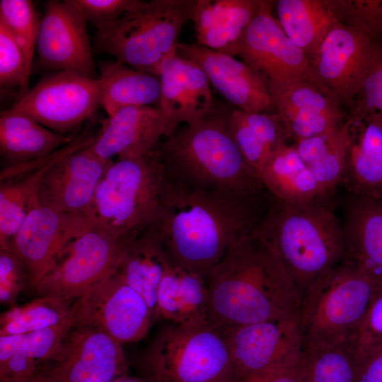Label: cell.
Returning <instances> with one entry per match:
<instances>
[{
	"instance_id": "obj_1",
	"label": "cell",
	"mask_w": 382,
	"mask_h": 382,
	"mask_svg": "<svg viewBox=\"0 0 382 382\" xmlns=\"http://www.w3.org/2000/svg\"><path fill=\"white\" fill-rule=\"evenodd\" d=\"M158 222L171 261L206 279L267 209V191L253 194L186 185L163 176Z\"/></svg>"
},
{
	"instance_id": "obj_2",
	"label": "cell",
	"mask_w": 382,
	"mask_h": 382,
	"mask_svg": "<svg viewBox=\"0 0 382 382\" xmlns=\"http://www.w3.org/2000/svg\"><path fill=\"white\" fill-rule=\"evenodd\" d=\"M207 323L219 332L298 313L301 296L285 270L252 235L209 272Z\"/></svg>"
},
{
	"instance_id": "obj_3",
	"label": "cell",
	"mask_w": 382,
	"mask_h": 382,
	"mask_svg": "<svg viewBox=\"0 0 382 382\" xmlns=\"http://www.w3.org/2000/svg\"><path fill=\"white\" fill-rule=\"evenodd\" d=\"M265 214L251 234L279 261L301 298L345 258L342 226L328 201L291 203L267 192Z\"/></svg>"
},
{
	"instance_id": "obj_4",
	"label": "cell",
	"mask_w": 382,
	"mask_h": 382,
	"mask_svg": "<svg viewBox=\"0 0 382 382\" xmlns=\"http://www.w3.org/2000/svg\"><path fill=\"white\" fill-rule=\"evenodd\" d=\"M231 111H212L203 119L178 127L154 148L164 176L196 187L262 194L261 181L245 163L230 130Z\"/></svg>"
},
{
	"instance_id": "obj_5",
	"label": "cell",
	"mask_w": 382,
	"mask_h": 382,
	"mask_svg": "<svg viewBox=\"0 0 382 382\" xmlns=\"http://www.w3.org/2000/svg\"><path fill=\"white\" fill-rule=\"evenodd\" d=\"M197 0H135L112 24L97 29L98 47L116 61L158 76L175 54L184 25L191 20Z\"/></svg>"
},
{
	"instance_id": "obj_6",
	"label": "cell",
	"mask_w": 382,
	"mask_h": 382,
	"mask_svg": "<svg viewBox=\"0 0 382 382\" xmlns=\"http://www.w3.org/2000/svg\"><path fill=\"white\" fill-rule=\"evenodd\" d=\"M163 176L155 149L138 158L112 161L95 192L89 212L94 226L131 241L158 223Z\"/></svg>"
},
{
	"instance_id": "obj_7",
	"label": "cell",
	"mask_w": 382,
	"mask_h": 382,
	"mask_svg": "<svg viewBox=\"0 0 382 382\" xmlns=\"http://www.w3.org/2000/svg\"><path fill=\"white\" fill-rule=\"evenodd\" d=\"M382 287L342 260L306 292L298 311L303 345L353 342L370 302Z\"/></svg>"
},
{
	"instance_id": "obj_8",
	"label": "cell",
	"mask_w": 382,
	"mask_h": 382,
	"mask_svg": "<svg viewBox=\"0 0 382 382\" xmlns=\"http://www.w3.org/2000/svg\"><path fill=\"white\" fill-rule=\"evenodd\" d=\"M145 364L156 382H234L225 339L208 323L166 322L146 350Z\"/></svg>"
},
{
	"instance_id": "obj_9",
	"label": "cell",
	"mask_w": 382,
	"mask_h": 382,
	"mask_svg": "<svg viewBox=\"0 0 382 382\" xmlns=\"http://www.w3.org/2000/svg\"><path fill=\"white\" fill-rule=\"evenodd\" d=\"M131 241L94 226L66 245L35 289L37 294L75 300L117 270Z\"/></svg>"
},
{
	"instance_id": "obj_10",
	"label": "cell",
	"mask_w": 382,
	"mask_h": 382,
	"mask_svg": "<svg viewBox=\"0 0 382 382\" xmlns=\"http://www.w3.org/2000/svg\"><path fill=\"white\" fill-rule=\"evenodd\" d=\"M75 326H91L121 344L144 338L156 322L146 299L115 271L86 289L72 306Z\"/></svg>"
},
{
	"instance_id": "obj_11",
	"label": "cell",
	"mask_w": 382,
	"mask_h": 382,
	"mask_svg": "<svg viewBox=\"0 0 382 382\" xmlns=\"http://www.w3.org/2000/svg\"><path fill=\"white\" fill-rule=\"evenodd\" d=\"M100 105L98 78L61 71L39 81L9 110L66 134L93 117Z\"/></svg>"
},
{
	"instance_id": "obj_12",
	"label": "cell",
	"mask_w": 382,
	"mask_h": 382,
	"mask_svg": "<svg viewBox=\"0 0 382 382\" xmlns=\"http://www.w3.org/2000/svg\"><path fill=\"white\" fill-rule=\"evenodd\" d=\"M273 1L262 0L238 43L236 55L262 77L269 91L293 80L310 81L321 88L310 60L273 16Z\"/></svg>"
},
{
	"instance_id": "obj_13",
	"label": "cell",
	"mask_w": 382,
	"mask_h": 382,
	"mask_svg": "<svg viewBox=\"0 0 382 382\" xmlns=\"http://www.w3.org/2000/svg\"><path fill=\"white\" fill-rule=\"evenodd\" d=\"M380 41L364 26L339 22L322 42L311 62L312 71L323 91L341 107L350 108Z\"/></svg>"
},
{
	"instance_id": "obj_14",
	"label": "cell",
	"mask_w": 382,
	"mask_h": 382,
	"mask_svg": "<svg viewBox=\"0 0 382 382\" xmlns=\"http://www.w3.org/2000/svg\"><path fill=\"white\" fill-rule=\"evenodd\" d=\"M122 345L98 328L75 326L38 371L51 382H112L127 369Z\"/></svg>"
},
{
	"instance_id": "obj_15",
	"label": "cell",
	"mask_w": 382,
	"mask_h": 382,
	"mask_svg": "<svg viewBox=\"0 0 382 382\" xmlns=\"http://www.w3.org/2000/svg\"><path fill=\"white\" fill-rule=\"evenodd\" d=\"M94 226L88 213H61L38 204L28 212L10 245L35 289L66 245Z\"/></svg>"
},
{
	"instance_id": "obj_16",
	"label": "cell",
	"mask_w": 382,
	"mask_h": 382,
	"mask_svg": "<svg viewBox=\"0 0 382 382\" xmlns=\"http://www.w3.org/2000/svg\"><path fill=\"white\" fill-rule=\"evenodd\" d=\"M229 352L234 382L301 353L298 313L221 332Z\"/></svg>"
},
{
	"instance_id": "obj_17",
	"label": "cell",
	"mask_w": 382,
	"mask_h": 382,
	"mask_svg": "<svg viewBox=\"0 0 382 382\" xmlns=\"http://www.w3.org/2000/svg\"><path fill=\"white\" fill-rule=\"evenodd\" d=\"M86 22L71 0L47 1L36 44L40 66L98 79Z\"/></svg>"
},
{
	"instance_id": "obj_18",
	"label": "cell",
	"mask_w": 382,
	"mask_h": 382,
	"mask_svg": "<svg viewBox=\"0 0 382 382\" xmlns=\"http://www.w3.org/2000/svg\"><path fill=\"white\" fill-rule=\"evenodd\" d=\"M112 163L88 149L69 151L48 164L39 183V204L61 213H88L96 187Z\"/></svg>"
},
{
	"instance_id": "obj_19",
	"label": "cell",
	"mask_w": 382,
	"mask_h": 382,
	"mask_svg": "<svg viewBox=\"0 0 382 382\" xmlns=\"http://www.w3.org/2000/svg\"><path fill=\"white\" fill-rule=\"evenodd\" d=\"M176 53L196 63L210 84L237 109L248 112H274L265 81L244 62L197 44L179 43Z\"/></svg>"
},
{
	"instance_id": "obj_20",
	"label": "cell",
	"mask_w": 382,
	"mask_h": 382,
	"mask_svg": "<svg viewBox=\"0 0 382 382\" xmlns=\"http://www.w3.org/2000/svg\"><path fill=\"white\" fill-rule=\"evenodd\" d=\"M270 93L289 139L294 142L332 132L345 122L340 104L312 82L293 80Z\"/></svg>"
},
{
	"instance_id": "obj_21",
	"label": "cell",
	"mask_w": 382,
	"mask_h": 382,
	"mask_svg": "<svg viewBox=\"0 0 382 382\" xmlns=\"http://www.w3.org/2000/svg\"><path fill=\"white\" fill-rule=\"evenodd\" d=\"M168 129V120L158 107L125 108L101 122L88 149L106 160L138 158L153 150Z\"/></svg>"
},
{
	"instance_id": "obj_22",
	"label": "cell",
	"mask_w": 382,
	"mask_h": 382,
	"mask_svg": "<svg viewBox=\"0 0 382 382\" xmlns=\"http://www.w3.org/2000/svg\"><path fill=\"white\" fill-rule=\"evenodd\" d=\"M158 76L161 97L158 108L168 120L167 136L180 124L195 123L212 111L210 83L192 60L176 53L163 63Z\"/></svg>"
},
{
	"instance_id": "obj_23",
	"label": "cell",
	"mask_w": 382,
	"mask_h": 382,
	"mask_svg": "<svg viewBox=\"0 0 382 382\" xmlns=\"http://www.w3.org/2000/svg\"><path fill=\"white\" fill-rule=\"evenodd\" d=\"M342 226L344 259L382 286V198L350 195Z\"/></svg>"
},
{
	"instance_id": "obj_24",
	"label": "cell",
	"mask_w": 382,
	"mask_h": 382,
	"mask_svg": "<svg viewBox=\"0 0 382 382\" xmlns=\"http://www.w3.org/2000/svg\"><path fill=\"white\" fill-rule=\"evenodd\" d=\"M262 0H197L191 21L197 45L236 56L238 43Z\"/></svg>"
},
{
	"instance_id": "obj_25",
	"label": "cell",
	"mask_w": 382,
	"mask_h": 382,
	"mask_svg": "<svg viewBox=\"0 0 382 382\" xmlns=\"http://www.w3.org/2000/svg\"><path fill=\"white\" fill-rule=\"evenodd\" d=\"M349 140L341 183L351 195L382 198V128L346 117Z\"/></svg>"
},
{
	"instance_id": "obj_26",
	"label": "cell",
	"mask_w": 382,
	"mask_h": 382,
	"mask_svg": "<svg viewBox=\"0 0 382 382\" xmlns=\"http://www.w3.org/2000/svg\"><path fill=\"white\" fill-rule=\"evenodd\" d=\"M208 303L206 279L172 262L157 289L155 319L182 325L207 323Z\"/></svg>"
},
{
	"instance_id": "obj_27",
	"label": "cell",
	"mask_w": 382,
	"mask_h": 382,
	"mask_svg": "<svg viewBox=\"0 0 382 382\" xmlns=\"http://www.w3.org/2000/svg\"><path fill=\"white\" fill-rule=\"evenodd\" d=\"M171 262L161 229L156 223L129 242L117 270L126 282L146 299L154 318L157 289Z\"/></svg>"
},
{
	"instance_id": "obj_28",
	"label": "cell",
	"mask_w": 382,
	"mask_h": 382,
	"mask_svg": "<svg viewBox=\"0 0 382 382\" xmlns=\"http://www.w3.org/2000/svg\"><path fill=\"white\" fill-rule=\"evenodd\" d=\"M56 132L30 117L9 109L1 112L0 154L6 166L42 158L78 136Z\"/></svg>"
},
{
	"instance_id": "obj_29",
	"label": "cell",
	"mask_w": 382,
	"mask_h": 382,
	"mask_svg": "<svg viewBox=\"0 0 382 382\" xmlns=\"http://www.w3.org/2000/svg\"><path fill=\"white\" fill-rule=\"evenodd\" d=\"M229 127L245 163L260 180L271 156L289 139L285 126L276 112L231 110Z\"/></svg>"
},
{
	"instance_id": "obj_30",
	"label": "cell",
	"mask_w": 382,
	"mask_h": 382,
	"mask_svg": "<svg viewBox=\"0 0 382 382\" xmlns=\"http://www.w3.org/2000/svg\"><path fill=\"white\" fill-rule=\"evenodd\" d=\"M260 180L269 194L284 202L328 201L294 144L282 146L271 156Z\"/></svg>"
},
{
	"instance_id": "obj_31",
	"label": "cell",
	"mask_w": 382,
	"mask_h": 382,
	"mask_svg": "<svg viewBox=\"0 0 382 382\" xmlns=\"http://www.w3.org/2000/svg\"><path fill=\"white\" fill-rule=\"evenodd\" d=\"M100 70V105L108 116L125 108L158 105V76L117 61L103 63Z\"/></svg>"
},
{
	"instance_id": "obj_32",
	"label": "cell",
	"mask_w": 382,
	"mask_h": 382,
	"mask_svg": "<svg viewBox=\"0 0 382 382\" xmlns=\"http://www.w3.org/2000/svg\"><path fill=\"white\" fill-rule=\"evenodd\" d=\"M274 4L283 30L311 62L325 36L340 22L328 1L278 0Z\"/></svg>"
},
{
	"instance_id": "obj_33",
	"label": "cell",
	"mask_w": 382,
	"mask_h": 382,
	"mask_svg": "<svg viewBox=\"0 0 382 382\" xmlns=\"http://www.w3.org/2000/svg\"><path fill=\"white\" fill-rule=\"evenodd\" d=\"M348 140L349 129L345 120L341 127L332 132L294 144L328 199L341 183Z\"/></svg>"
},
{
	"instance_id": "obj_34",
	"label": "cell",
	"mask_w": 382,
	"mask_h": 382,
	"mask_svg": "<svg viewBox=\"0 0 382 382\" xmlns=\"http://www.w3.org/2000/svg\"><path fill=\"white\" fill-rule=\"evenodd\" d=\"M48 164L1 180L0 250H10L12 240L37 201L40 180Z\"/></svg>"
},
{
	"instance_id": "obj_35",
	"label": "cell",
	"mask_w": 382,
	"mask_h": 382,
	"mask_svg": "<svg viewBox=\"0 0 382 382\" xmlns=\"http://www.w3.org/2000/svg\"><path fill=\"white\" fill-rule=\"evenodd\" d=\"M303 382H354L353 342L303 345Z\"/></svg>"
},
{
	"instance_id": "obj_36",
	"label": "cell",
	"mask_w": 382,
	"mask_h": 382,
	"mask_svg": "<svg viewBox=\"0 0 382 382\" xmlns=\"http://www.w3.org/2000/svg\"><path fill=\"white\" fill-rule=\"evenodd\" d=\"M75 300L38 296L23 305L11 306L1 314L0 336L24 334L57 325L71 314Z\"/></svg>"
},
{
	"instance_id": "obj_37",
	"label": "cell",
	"mask_w": 382,
	"mask_h": 382,
	"mask_svg": "<svg viewBox=\"0 0 382 382\" xmlns=\"http://www.w3.org/2000/svg\"><path fill=\"white\" fill-rule=\"evenodd\" d=\"M74 325L71 310V314L57 325L24 334L0 336V362L16 354L37 361L51 359L59 351Z\"/></svg>"
},
{
	"instance_id": "obj_38",
	"label": "cell",
	"mask_w": 382,
	"mask_h": 382,
	"mask_svg": "<svg viewBox=\"0 0 382 382\" xmlns=\"http://www.w3.org/2000/svg\"><path fill=\"white\" fill-rule=\"evenodd\" d=\"M0 23L21 47L27 72L30 76L40 25L33 2L29 0H1Z\"/></svg>"
},
{
	"instance_id": "obj_39",
	"label": "cell",
	"mask_w": 382,
	"mask_h": 382,
	"mask_svg": "<svg viewBox=\"0 0 382 382\" xmlns=\"http://www.w3.org/2000/svg\"><path fill=\"white\" fill-rule=\"evenodd\" d=\"M349 109L347 117L382 128V41L364 72Z\"/></svg>"
},
{
	"instance_id": "obj_40",
	"label": "cell",
	"mask_w": 382,
	"mask_h": 382,
	"mask_svg": "<svg viewBox=\"0 0 382 382\" xmlns=\"http://www.w3.org/2000/svg\"><path fill=\"white\" fill-rule=\"evenodd\" d=\"M29 78L21 47L6 28L0 23L1 86H18V98L30 89Z\"/></svg>"
},
{
	"instance_id": "obj_41",
	"label": "cell",
	"mask_w": 382,
	"mask_h": 382,
	"mask_svg": "<svg viewBox=\"0 0 382 382\" xmlns=\"http://www.w3.org/2000/svg\"><path fill=\"white\" fill-rule=\"evenodd\" d=\"M357 361L382 349V287L372 298L354 340Z\"/></svg>"
},
{
	"instance_id": "obj_42",
	"label": "cell",
	"mask_w": 382,
	"mask_h": 382,
	"mask_svg": "<svg viewBox=\"0 0 382 382\" xmlns=\"http://www.w3.org/2000/svg\"><path fill=\"white\" fill-rule=\"evenodd\" d=\"M29 284L28 274L23 263L10 250H0V302L16 305L20 293Z\"/></svg>"
},
{
	"instance_id": "obj_43",
	"label": "cell",
	"mask_w": 382,
	"mask_h": 382,
	"mask_svg": "<svg viewBox=\"0 0 382 382\" xmlns=\"http://www.w3.org/2000/svg\"><path fill=\"white\" fill-rule=\"evenodd\" d=\"M87 21L97 29L117 21L135 2V0H71Z\"/></svg>"
},
{
	"instance_id": "obj_44",
	"label": "cell",
	"mask_w": 382,
	"mask_h": 382,
	"mask_svg": "<svg viewBox=\"0 0 382 382\" xmlns=\"http://www.w3.org/2000/svg\"><path fill=\"white\" fill-rule=\"evenodd\" d=\"M303 350V349H302ZM303 351L241 382H303Z\"/></svg>"
},
{
	"instance_id": "obj_45",
	"label": "cell",
	"mask_w": 382,
	"mask_h": 382,
	"mask_svg": "<svg viewBox=\"0 0 382 382\" xmlns=\"http://www.w3.org/2000/svg\"><path fill=\"white\" fill-rule=\"evenodd\" d=\"M38 372L37 361L21 354L0 362L1 382H25Z\"/></svg>"
},
{
	"instance_id": "obj_46",
	"label": "cell",
	"mask_w": 382,
	"mask_h": 382,
	"mask_svg": "<svg viewBox=\"0 0 382 382\" xmlns=\"http://www.w3.org/2000/svg\"><path fill=\"white\" fill-rule=\"evenodd\" d=\"M362 8L368 23L382 35V0H362Z\"/></svg>"
},
{
	"instance_id": "obj_47",
	"label": "cell",
	"mask_w": 382,
	"mask_h": 382,
	"mask_svg": "<svg viewBox=\"0 0 382 382\" xmlns=\"http://www.w3.org/2000/svg\"><path fill=\"white\" fill-rule=\"evenodd\" d=\"M112 382H156L152 378L141 379L136 377L128 376L126 374L117 378Z\"/></svg>"
},
{
	"instance_id": "obj_48",
	"label": "cell",
	"mask_w": 382,
	"mask_h": 382,
	"mask_svg": "<svg viewBox=\"0 0 382 382\" xmlns=\"http://www.w3.org/2000/svg\"><path fill=\"white\" fill-rule=\"evenodd\" d=\"M25 382H51L47 378H45L42 374H40L39 371L38 372L33 376L29 380L25 381Z\"/></svg>"
}]
</instances>
